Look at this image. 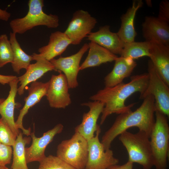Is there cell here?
<instances>
[{
	"label": "cell",
	"instance_id": "cb8c5ba5",
	"mask_svg": "<svg viewBox=\"0 0 169 169\" xmlns=\"http://www.w3.org/2000/svg\"><path fill=\"white\" fill-rule=\"evenodd\" d=\"M9 40L13 55L12 66L13 71L19 74L21 69H27L31 61L33 60V58L32 55L28 54L23 50L17 40L16 34L11 32Z\"/></svg>",
	"mask_w": 169,
	"mask_h": 169
},
{
	"label": "cell",
	"instance_id": "8fae6325",
	"mask_svg": "<svg viewBox=\"0 0 169 169\" xmlns=\"http://www.w3.org/2000/svg\"><path fill=\"white\" fill-rule=\"evenodd\" d=\"M46 96L50 107L65 108L71 103L68 84L65 75L53 74L48 81Z\"/></svg>",
	"mask_w": 169,
	"mask_h": 169
},
{
	"label": "cell",
	"instance_id": "4dcf8cb0",
	"mask_svg": "<svg viewBox=\"0 0 169 169\" xmlns=\"http://www.w3.org/2000/svg\"><path fill=\"white\" fill-rule=\"evenodd\" d=\"M159 20L169 24V2L167 0L161 1L159 4L158 15Z\"/></svg>",
	"mask_w": 169,
	"mask_h": 169
},
{
	"label": "cell",
	"instance_id": "f1b7e54d",
	"mask_svg": "<svg viewBox=\"0 0 169 169\" xmlns=\"http://www.w3.org/2000/svg\"><path fill=\"white\" fill-rule=\"evenodd\" d=\"M17 136L7 123L2 118H0V143L13 146Z\"/></svg>",
	"mask_w": 169,
	"mask_h": 169
},
{
	"label": "cell",
	"instance_id": "d6986e66",
	"mask_svg": "<svg viewBox=\"0 0 169 169\" xmlns=\"http://www.w3.org/2000/svg\"><path fill=\"white\" fill-rule=\"evenodd\" d=\"M114 61L112 70L105 77V87H112L123 82L131 75L137 65L134 60L130 58L117 57Z\"/></svg>",
	"mask_w": 169,
	"mask_h": 169
},
{
	"label": "cell",
	"instance_id": "603a6c76",
	"mask_svg": "<svg viewBox=\"0 0 169 169\" xmlns=\"http://www.w3.org/2000/svg\"><path fill=\"white\" fill-rule=\"evenodd\" d=\"M88 44L89 49L88 54L80 66V70L115 61L118 57L116 55L93 42L90 41Z\"/></svg>",
	"mask_w": 169,
	"mask_h": 169
},
{
	"label": "cell",
	"instance_id": "7402d4cb",
	"mask_svg": "<svg viewBox=\"0 0 169 169\" xmlns=\"http://www.w3.org/2000/svg\"><path fill=\"white\" fill-rule=\"evenodd\" d=\"M18 82L17 78L9 83L10 90L8 96L0 103V115L1 118L7 123L17 136L20 131L14 121V110L17 105L15 99L18 92Z\"/></svg>",
	"mask_w": 169,
	"mask_h": 169
},
{
	"label": "cell",
	"instance_id": "ac0fdd59",
	"mask_svg": "<svg viewBox=\"0 0 169 169\" xmlns=\"http://www.w3.org/2000/svg\"><path fill=\"white\" fill-rule=\"evenodd\" d=\"M87 39L93 42L116 55H120L124 43L116 33L112 32L109 25L100 27L95 32H91L87 36Z\"/></svg>",
	"mask_w": 169,
	"mask_h": 169
},
{
	"label": "cell",
	"instance_id": "83f0119b",
	"mask_svg": "<svg viewBox=\"0 0 169 169\" xmlns=\"http://www.w3.org/2000/svg\"><path fill=\"white\" fill-rule=\"evenodd\" d=\"M37 169H76L56 156H46L39 162Z\"/></svg>",
	"mask_w": 169,
	"mask_h": 169
},
{
	"label": "cell",
	"instance_id": "d590c367",
	"mask_svg": "<svg viewBox=\"0 0 169 169\" xmlns=\"http://www.w3.org/2000/svg\"><path fill=\"white\" fill-rule=\"evenodd\" d=\"M5 99L3 98L0 99V103L2 102Z\"/></svg>",
	"mask_w": 169,
	"mask_h": 169
},
{
	"label": "cell",
	"instance_id": "ffe728a7",
	"mask_svg": "<svg viewBox=\"0 0 169 169\" xmlns=\"http://www.w3.org/2000/svg\"><path fill=\"white\" fill-rule=\"evenodd\" d=\"M143 4L141 0L133 1L131 7L120 17V27L116 33L124 43L135 41L137 33L134 28V20L137 10Z\"/></svg>",
	"mask_w": 169,
	"mask_h": 169
},
{
	"label": "cell",
	"instance_id": "277c9868",
	"mask_svg": "<svg viewBox=\"0 0 169 169\" xmlns=\"http://www.w3.org/2000/svg\"><path fill=\"white\" fill-rule=\"evenodd\" d=\"M156 120L150 140L153 166L156 169H166L169 151V126L168 117L156 110Z\"/></svg>",
	"mask_w": 169,
	"mask_h": 169
},
{
	"label": "cell",
	"instance_id": "d4e9b609",
	"mask_svg": "<svg viewBox=\"0 0 169 169\" xmlns=\"http://www.w3.org/2000/svg\"><path fill=\"white\" fill-rule=\"evenodd\" d=\"M23 134L20 132L13 146L12 169H28L26 159L25 146L30 143L31 138L23 137Z\"/></svg>",
	"mask_w": 169,
	"mask_h": 169
},
{
	"label": "cell",
	"instance_id": "30bf717a",
	"mask_svg": "<svg viewBox=\"0 0 169 169\" xmlns=\"http://www.w3.org/2000/svg\"><path fill=\"white\" fill-rule=\"evenodd\" d=\"M88 49V44L86 43L76 53L69 56H60L57 59H54L50 61L55 71L64 73L69 89H74L78 86L77 76L80 71V63L83 55Z\"/></svg>",
	"mask_w": 169,
	"mask_h": 169
},
{
	"label": "cell",
	"instance_id": "5bb4252c",
	"mask_svg": "<svg viewBox=\"0 0 169 169\" xmlns=\"http://www.w3.org/2000/svg\"><path fill=\"white\" fill-rule=\"evenodd\" d=\"M32 56L33 60L36 62L30 64L26 69L25 73L18 77L20 85L18 88V93L20 95L23 94L24 90L28 84L37 81L47 72L55 71L54 66L50 61L39 54L34 53Z\"/></svg>",
	"mask_w": 169,
	"mask_h": 169
},
{
	"label": "cell",
	"instance_id": "3957f363",
	"mask_svg": "<svg viewBox=\"0 0 169 169\" xmlns=\"http://www.w3.org/2000/svg\"><path fill=\"white\" fill-rule=\"evenodd\" d=\"M28 10L23 17L12 20L9 23L13 33L23 34L38 26H44L49 28H56L59 25V18L56 15L48 14L43 11V0H29Z\"/></svg>",
	"mask_w": 169,
	"mask_h": 169
},
{
	"label": "cell",
	"instance_id": "7a4b0ae2",
	"mask_svg": "<svg viewBox=\"0 0 169 169\" xmlns=\"http://www.w3.org/2000/svg\"><path fill=\"white\" fill-rule=\"evenodd\" d=\"M141 106L135 111L119 115L111 127L103 135L101 141L105 150L110 149L117 136L132 127L138 128L150 137L155 120V100L152 95L145 97Z\"/></svg>",
	"mask_w": 169,
	"mask_h": 169
},
{
	"label": "cell",
	"instance_id": "f546056e",
	"mask_svg": "<svg viewBox=\"0 0 169 169\" xmlns=\"http://www.w3.org/2000/svg\"><path fill=\"white\" fill-rule=\"evenodd\" d=\"M12 154L11 146L0 143V166L10 164Z\"/></svg>",
	"mask_w": 169,
	"mask_h": 169
},
{
	"label": "cell",
	"instance_id": "9c48e42d",
	"mask_svg": "<svg viewBox=\"0 0 169 169\" xmlns=\"http://www.w3.org/2000/svg\"><path fill=\"white\" fill-rule=\"evenodd\" d=\"M97 23L96 19L88 12L79 10L73 14L64 33L71 40V44L78 45L92 32Z\"/></svg>",
	"mask_w": 169,
	"mask_h": 169
},
{
	"label": "cell",
	"instance_id": "52a82bcc",
	"mask_svg": "<svg viewBox=\"0 0 169 169\" xmlns=\"http://www.w3.org/2000/svg\"><path fill=\"white\" fill-rule=\"evenodd\" d=\"M149 81L144 92L140 96L143 100L147 96L152 95L155 100V111H158L168 117L169 116V86L161 78L151 61L148 62Z\"/></svg>",
	"mask_w": 169,
	"mask_h": 169
},
{
	"label": "cell",
	"instance_id": "e575fe53",
	"mask_svg": "<svg viewBox=\"0 0 169 169\" xmlns=\"http://www.w3.org/2000/svg\"><path fill=\"white\" fill-rule=\"evenodd\" d=\"M0 169H10L6 166H0Z\"/></svg>",
	"mask_w": 169,
	"mask_h": 169
},
{
	"label": "cell",
	"instance_id": "ba28073f",
	"mask_svg": "<svg viewBox=\"0 0 169 169\" xmlns=\"http://www.w3.org/2000/svg\"><path fill=\"white\" fill-rule=\"evenodd\" d=\"M100 132V126L95 135L88 141V156L84 169H107L119 163V159L114 156L112 150L110 149L105 150L99 139Z\"/></svg>",
	"mask_w": 169,
	"mask_h": 169
},
{
	"label": "cell",
	"instance_id": "e0dca14e",
	"mask_svg": "<svg viewBox=\"0 0 169 169\" xmlns=\"http://www.w3.org/2000/svg\"><path fill=\"white\" fill-rule=\"evenodd\" d=\"M149 42L150 60L161 78L169 86V47L156 40Z\"/></svg>",
	"mask_w": 169,
	"mask_h": 169
},
{
	"label": "cell",
	"instance_id": "836d02e7",
	"mask_svg": "<svg viewBox=\"0 0 169 169\" xmlns=\"http://www.w3.org/2000/svg\"><path fill=\"white\" fill-rule=\"evenodd\" d=\"M10 16V13L6 10H3L0 8V20L6 21H8Z\"/></svg>",
	"mask_w": 169,
	"mask_h": 169
},
{
	"label": "cell",
	"instance_id": "4316f807",
	"mask_svg": "<svg viewBox=\"0 0 169 169\" xmlns=\"http://www.w3.org/2000/svg\"><path fill=\"white\" fill-rule=\"evenodd\" d=\"M13 51L7 35L2 34L0 36V68L3 67L13 60Z\"/></svg>",
	"mask_w": 169,
	"mask_h": 169
},
{
	"label": "cell",
	"instance_id": "9a60e30c",
	"mask_svg": "<svg viewBox=\"0 0 169 169\" xmlns=\"http://www.w3.org/2000/svg\"><path fill=\"white\" fill-rule=\"evenodd\" d=\"M49 84L48 81L46 83L36 81L32 83L27 88L28 96L24 99L25 104L20 110L17 119L15 121L17 127L21 129L23 134L28 136L31 133L30 128H25L23 125V121L25 115L29 110L39 102L42 98L46 96Z\"/></svg>",
	"mask_w": 169,
	"mask_h": 169
},
{
	"label": "cell",
	"instance_id": "2e32d148",
	"mask_svg": "<svg viewBox=\"0 0 169 169\" xmlns=\"http://www.w3.org/2000/svg\"><path fill=\"white\" fill-rule=\"evenodd\" d=\"M143 37L145 41H157L169 47V25L157 17L146 16L142 24Z\"/></svg>",
	"mask_w": 169,
	"mask_h": 169
},
{
	"label": "cell",
	"instance_id": "1f68e13d",
	"mask_svg": "<svg viewBox=\"0 0 169 169\" xmlns=\"http://www.w3.org/2000/svg\"><path fill=\"white\" fill-rule=\"evenodd\" d=\"M133 163L127 161L123 165L115 164L111 166L107 169H133Z\"/></svg>",
	"mask_w": 169,
	"mask_h": 169
},
{
	"label": "cell",
	"instance_id": "7c38bea8",
	"mask_svg": "<svg viewBox=\"0 0 169 169\" xmlns=\"http://www.w3.org/2000/svg\"><path fill=\"white\" fill-rule=\"evenodd\" d=\"M63 125L61 124L56 125L52 129L43 133L40 137H36L34 132L31 133L32 139L31 145L25 148L26 159L27 163L33 161H40L44 158L45 149L57 134L62 131Z\"/></svg>",
	"mask_w": 169,
	"mask_h": 169
},
{
	"label": "cell",
	"instance_id": "5b68a950",
	"mask_svg": "<svg viewBox=\"0 0 169 169\" xmlns=\"http://www.w3.org/2000/svg\"><path fill=\"white\" fill-rule=\"evenodd\" d=\"M119 139L126 148L128 161L141 165L143 169H151L154 166L150 137L140 131L133 133L127 131L119 136Z\"/></svg>",
	"mask_w": 169,
	"mask_h": 169
},
{
	"label": "cell",
	"instance_id": "44dd1931",
	"mask_svg": "<svg viewBox=\"0 0 169 169\" xmlns=\"http://www.w3.org/2000/svg\"><path fill=\"white\" fill-rule=\"evenodd\" d=\"M71 44L69 38L64 32L56 31L52 33L48 44L38 49L39 54L50 61L60 55Z\"/></svg>",
	"mask_w": 169,
	"mask_h": 169
},
{
	"label": "cell",
	"instance_id": "4fadbf2b",
	"mask_svg": "<svg viewBox=\"0 0 169 169\" xmlns=\"http://www.w3.org/2000/svg\"><path fill=\"white\" fill-rule=\"evenodd\" d=\"M81 105L88 107L89 110L84 113L82 122L75 127V132L78 133L88 141L94 137L95 133L100 126L97 124V121L105 105L98 101H93Z\"/></svg>",
	"mask_w": 169,
	"mask_h": 169
},
{
	"label": "cell",
	"instance_id": "8992f818",
	"mask_svg": "<svg viewBox=\"0 0 169 169\" xmlns=\"http://www.w3.org/2000/svg\"><path fill=\"white\" fill-rule=\"evenodd\" d=\"M88 156V141L77 132L57 146L56 156L76 169H84Z\"/></svg>",
	"mask_w": 169,
	"mask_h": 169
},
{
	"label": "cell",
	"instance_id": "6da1fadb",
	"mask_svg": "<svg viewBox=\"0 0 169 169\" xmlns=\"http://www.w3.org/2000/svg\"><path fill=\"white\" fill-rule=\"evenodd\" d=\"M149 81L148 73L132 76L127 83L123 82L112 87H105L99 90L90 96L93 101L103 103L105 106L101 113L100 124L104 122L106 118L112 114H120L131 110L136 103L125 105L126 100L134 93L138 92L141 95L146 90Z\"/></svg>",
	"mask_w": 169,
	"mask_h": 169
},
{
	"label": "cell",
	"instance_id": "d6a6232c",
	"mask_svg": "<svg viewBox=\"0 0 169 169\" xmlns=\"http://www.w3.org/2000/svg\"><path fill=\"white\" fill-rule=\"evenodd\" d=\"M18 78L16 76L5 75L0 74V83L3 85L9 83Z\"/></svg>",
	"mask_w": 169,
	"mask_h": 169
},
{
	"label": "cell",
	"instance_id": "484cf974",
	"mask_svg": "<svg viewBox=\"0 0 169 169\" xmlns=\"http://www.w3.org/2000/svg\"><path fill=\"white\" fill-rule=\"evenodd\" d=\"M150 47V42L146 41L125 43L120 55L134 60L144 56L149 57Z\"/></svg>",
	"mask_w": 169,
	"mask_h": 169
}]
</instances>
